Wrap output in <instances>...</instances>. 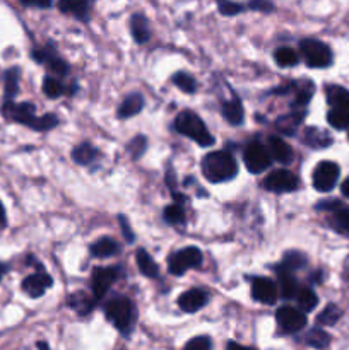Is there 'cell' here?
<instances>
[{
  "label": "cell",
  "instance_id": "obj_46",
  "mask_svg": "<svg viewBox=\"0 0 349 350\" xmlns=\"http://www.w3.org/2000/svg\"><path fill=\"white\" fill-rule=\"evenodd\" d=\"M118 221H120V224H122L123 234H125L127 241H129V243H132L133 239H135V234H133V232L130 231V226H129V222H127V217H125V215H120V217H118Z\"/></svg>",
  "mask_w": 349,
  "mask_h": 350
},
{
  "label": "cell",
  "instance_id": "obj_45",
  "mask_svg": "<svg viewBox=\"0 0 349 350\" xmlns=\"http://www.w3.org/2000/svg\"><path fill=\"white\" fill-rule=\"evenodd\" d=\"M248 7L252 10H260V12H272L274 2L272 0H250Z\"/></svg>",
  "mask_w": 349,
  "mask_h": 350
},
{
  "label": "cell",
  "instance_id": "obj_13",
  "mask_svg": "<svg viewBox=\"0 0 349 350\" xmlns=\"http://www.w3.org/2000/svg\"><path fill=\"white\" fill-rule=\"evenodd\" d=\"M34 60H38L40 64L47 65L48 70L51 72V75H58V77H65L70 70L67 62L64 58L58 57L51 48H40V50H34L33 53Z\"/></svg>",
  "mask_w": 349,
  "mask_h": 350
},
{
  "label": "cell",
  "instance_id": "obj_29",
  "mask_svg": "<svg viewBox=\"0 0 349 350\" xmlns=\"http://www.w3.org/2000/svg\"><path fill=\"white\" fill-rule=\"evenodd\" d=\"M67 304L72 308V310L77 311L79 314L84 317V314L91 313V310L94 308V299H92L91 296H88L86 293H82V291H79V293H74L70 297H68Z\"/></svg>",
  "mask_w": 349,
  "mask_h": 350
},
{
  "label": "cell",
  "instance_id": "obj_43",
  "mask_svg": "<svg viewBox=\"0 0 349 350\" xmlns=\"http://www.w3.org/2000/svg\"><path fill=\"white\" fill-rule=\"evenodd\" d=\"M243 10H245L243 3L231 2V0H219V12L222 16H236V14L243 12Z\"/></svg>",
  "mask_w": 349,
  "mask_h": 350
},
{
  "label": "cell",
  "instance_id": "obj_7",
  "mask_svg": "<svg viewBox=\"0 0 349 350\" xmlns=\"http://www.w3.org/2000/svg\"><path fill=\"white\" fill-rule=\"evenodd\" d=\"M276 321L281 332L296 334V332L303 330L305 325H307V314H305V311L296 310V308L283 306L277 310Z\"/></svg>",
  "mask_w": 349,
  "mask_h": 350
},
{
  "label": "cell",
  "instance_id": "obj_16",
  "mask_svg": "<svg viewBox=\"0 0 349 350\" xmlns=\"http://www.w3.org/2000/svg\"><path fill=\"white\" fill-rule=\"evenodd\" d=\"M207 301L209 296L205 291L190 289L187 291V293L181 294L180 299H178V306H180V310H183L185 313H197L198 310H202V308L207 304Z\"/></svg>",
  "mask_w": 349,
  "mask_h": 350
},
{
  "label": "cell",
  "instance_id": "obj_37",
  "mask_svg": "<svg viewBox=\"0 0 349 350\" xmlns=\"http://www.w3.org/2000/svg\"><path fill=\"white\" fill-rule=\"evenodd\" d=\"M19 68H9L5 72V98L12 99L19 91Z\"/></svg>",
  "mask_w": 349,
  "mask_h": 350
},
{
  "label": "cell",
  "instance_id": "obj_12",
  "mask_svg": "<svg viewBox=\"0 0 349 350\" xmlns=\"http://www.w3.org/2000/svg\"><path fill=\"white\" fill-rule=\"evenodd\" d=\"M317 208H324L331 214V222L334 229L341 234L349 236V207L339 204L337 200H328L318 205Z\"/></svg>",
  "mask_w": 349,
  "mask_h": 350
},
{
  "label": "cell",
  "instance_id": "obj_22",
  "mask_svg": "<svg viewBox=\"0 0 349 350\" xmlns=\"http://www.w3.org/2000/svg\"><path fill=\"white\" fill-rule=\"evenodd\" d=\"M327 103L331 108L346 109L349 111V91L341 85H327Z\"/></svg>",
  "mask_w": 349,
  "mask_h": 350
},
{
  "label": "cell",
  "instance_id": "obj_10",
  "mask_svg": "<svg viewBox=\"0 0 349 350\" xmlns=\"http://www.w3.org/2000/svg\"><path fill=\"white\" fill-rule=\"evenodd\" d=\"M339 173H341V170H339L337 164L332 163V161H324V163L318 164L313 171L315 190L322 191V193L331 191L332 188L335 187V183H337Z\"/></svg>",
  "mask_w": 349,
  "mask_h": 350
},
{
  "label": "cell",
  "instance_id": "obj_23",
  "mask_svg": "<svg viewBox=\"0 0 349 350\" xmlns=\"http://www.w3.org/2000/svg\"><path fill=\"white\" fill-rule=\"evenodd\" d=\"M313 82L310 81H300V82H293V91H294V99H293V106L294 108H305L308 105V101L313 96Z\"/></svg>",
  "mask_w": 349,
  "mask_h": 350
},
{
  "label": "cell",
  "instance_id": "obj_35",
  "mask_svg": "<svg viewBox=\"0 0 349 350\" xmlns=\"http://www.w3.org/2000/svg\"><path fill=\"white\" fill-rule=\"evenodd\" d=\"M307 263H308V260H307V256L303 255V253L287 252L286 255H284L283 263H281L279 267H284V269H287V270H291V272H293V270L305 269V267H307Z\"/></svg>",
  "mask_w": 349,
  "mask_h": 350
},
{
  "label": "cell",
  "instance_id": "obj_6",
  "mask_svg": "<svg viewBox=\"0 0 349 350\" xmlns=\"http://www.w3.org/2000/svg\"><path fill=\"white\" fill-rule=\"evenodd\" d=\"M300 180L294 173L287 170H274L263 180V188L274 193H289V191L298 190Z\"/></svg>",
  "mask_w": 349,
  "mask_h": 350
},
{
  "label": "cell",
  "instance_id": "obj_9",
  "mask_svg": "<svg viewBox=\"0 0 349 350\" xmlns=\"http://www.w3.org/2000/svg\"><path fill=\"white\" fill-rule=\"evenodd\" d=\"M2 115L7 120H12V122L23 123V125L31 126L34 129V123H36L38 116L34 115V106L31 103H12V99H7L2 106Z\"/></svg>",
  "mask_w": 349,
  "mask_h": 350
},
{
  "label": "cell",
  "instance_id": "obj_44",
  "mask_svg": "<svg viewBox=\"0 0 349 350\" xmlns=\"http://www.w3.org/2000/svg\"><path fill=\"white\" fill-rule=\"evenodd\" d=\"M212 347V342L207 337H195L185 344L187 350H209Z\"/></svg>",
  "mask_w": 349,
  "mask_h": 350
},
{
  "label": "cell",
  "instance_id": "obj_50",
  "mask_svg": "<svg viewBox=\"0 0 349 350\" xmlns=\"http://www.w3.org/2000/svg\"><path fill=\"white\" fill-rule=\"evenodd\" d=\"M38 347H43V349H47V347H48V345H47V344H44V342H40V344H38Z\"/></svg>",
  "mask_w": 349,
  "mask_h": 350
},
{
  "label": "cell",
  "instance_id": "obj_41",
  "mask_svg": "<svg viewBox=\"0 0 349 350\" xmlns=\"http://www.w3.org/2000/svg\"><path fill=\"white\" fill-rule=\"evenodd\" d=\"M57 125H58L57 115H51V113H48V115L38 116L36 123H34V130H38V132H47V130L55 129Z\"/></svg>",
  "mask_w": 349,
  "mask_h": 350
},
{
  "label": "cell",
  "instance_id": "obj_19",
  "mask_svg": "<svg viewBox=\"0 0 349 350\" xmlns=\"http://www.w3.org/2000/svg\"><path fill=\"white\" fill-rule=\"evenodd\" d=\"M142 108H144V98L139 94V92H132V94H129L125 99H123L118 111H116V115H118V118L125 120L142 111Z\"/></svg>",
  "mask_w": 349,
  "mask_h": 350
},
{
  "label": "cell",
  "instance_id": "obj_1",
  "mask_svg": "<svg viewBox=\"0 0 349 350\" xmlns=\"http://www.w3.org/2000/svg\"><path fill=\"white\" fill-rule=\"evenodd\" d=\"M202 174L211 183H224V181L233 180L236 176V161L228 150H218L211 152L202 159L201 163Z\"/></svg>",
  "mask_w": 349,
  "mask_h": 350
},
{
  "label": "cell",
  "instance_id": "obj_8",
  "mask_svg": "<svg viewBox=\"0 0 349 350\" xmlns=\"http://www.w3.org/2000/svg\"><path fill=\"white\" fill-rule=\"evenodd\" d=\"M270 152L260 142H250L245 149V166L252 174L263 173L270 166Z\"/></svg>",
  "mask_w": 349,
  "mask_h": 350
},
{
  "label": "cell",
  "instance_id": "obj_51",
  "mask_svg": "<svg viewBox=\"0 0 349 350\" xmlns=\"http://www.w3.org/2000/svg\"><path fill=\"white\" fill-rule=\"evenodd\" d=\"M2 275H3V267L0 265V279H2Z\"/></svg>",
  "mask_w": 349,
  "mask_h": 350
},
{
  "label": "cell",
  "instance_id": "obj_33",
  "mask_svg": "<svg viewBox=\"0 0 349 350\" xmlns=\"http://www.w3.org/2000/svg\"><path fill=\"white\" fill-rule=\"evenodd\" d=\"M274 60H276V64L279 67H294L298 64V60H300V57H298V53L293 48L286 46L277 48V51L274 53Z\"/></svg>",
  "mask_w": 349,
  "mask_h": 350
},
{
  "label": "cell",
  "instance_id": "obj_31",
  "mask_svg": "<svg viewBox=\"0 0 349 350\" xmlns=\"http://www.w3.org/2000/svg\"><path fill=\"white\" fill-rule=\"evenodd\" d=\"M296 301H298V308H300L301 311H305V313L315 310V308H317V304H318L317 294H315L313 291L310 289V287H303V289H298Z\"/></svg>",
  "mask_w": 349,
  "mask_h": 350
},
{
  "label": "cell",
  "instance_id": "obj_48",
  "mask_svg": "<svg viewBox=\"0 0 349 350\" xmlns=\"http://www.w3.org/2000/svg\"><path fill=\"white\" fill-rule=\"evenodd\" d=\"M341 190H342V195H344V197H348V198H349V178H348V180L344 181V183H342Z\"/></svg>",
  "mask_w": 349,
  "mask_h": 350
},
{
  "label": "cell",
  "instance_id": "obj_42",
  "mask_svg": "<svg viewBox=\"0 0 349 350\" xmlns=\"http://www.w3.org/2000/svg\"><path fill=\"white\" fill-rule=\"evenodd\" d=\"M146 149H147V140L144 135H139V137H135L133 140H130L129 152L133 159H139V157L146 152Z\"/></svg>",
  "mask_w": 349,
  "mask_h": 350
},
{
  "label": "cell",
  "instance_id": "obj_34",
  "mask_svg": "<svg viewBox=\"0 0 349 350\" xmlns=\"http://www.w3.org/2000/svg\"><path fill=\"white\" fill-rule=\"evenodd\" d=\"M342 317V311L339 310L335 304H328L324 311L317 317V323L320 327H332V325L337 323Z\"/></svg>",
  "mask_w": 349,
  "mask_h": 350
},
{
  "label": "cell",
  "instance_id": "obj_25",
  "mask_svg": "<svg viewBox=\"0 0 349 350\" xmlns=\"http://www.w3.org/2000/svg\"><path fill=\"white\" fill-rule=\"evenodd\" d=\"M130 31H132V36L137 43H146L151 38V29H149V21L142 16V14H135L130 19Z\"/></svg>",
  "mask_w": 349,
  "mask_h": 350
},
{
  "label": "cell",
  "instance_id": "obj_49",
  "mask_svg": "<svg viewBox=\"0 0 349 350\" xmlns=\"http://www.w3.org/2000/svg\"><path fill=\"white\" fill-rule=\"evenodd\" d=\"M5 222V211H3V205L0 204V224Z\"/></svg>",
  "mask_w": 349,
  "mask_h": 350
},
{
  "label": "cell",
  "instance_id": "obj_28",
  "mask_svg": "<svg viewBox=\"0 0 349 350\" xmlns=\"http://www.w3.org/2000/svg\"><path fill=\"white\" fill-rule=\"evenodd\" d=\"M222 116H224L226 122L231 123V125H242L245 111H243L242 103H240V99L236 98V96L231 101H226L224 105H222Z\"/></svg>",
  "mask_w": 349,
  "mask_h": 350
},
{
  "label": "cell",
  "instance_id": "obj_21",
  "mask_svg": "<svg viewBox=\"0 0 349 350\" xmlns=\"http://www.w3.org/2000/svg\"><path fill=\"white\" fill-rule=\"evenodd\" d=\"M277 277H279V287H281V296L286 299H293L298 293V284L296 279L291 275V270L284 269V267H276Z\"/></svg>",
  "mask_w": 349,
  "mask_h": 350
},
{
  "label": "cell",
  "instance_id": "obj_47",
  "mask_svg": "<svg viewBox=\"0 0 349 350\" xmlns=\"http://www.w3.org/2000/svg\"><path fill=\"white\" fill-rule=\"evenodd\" d=\"M24 5H36V7H50L51 0H21Z\"/></svg>",
  "mask_w": 349,
  "mask_h": 350
},
{
  "label": "cell",
  "instance_id": "obj_30",
  "mask_svg": "<svg viewBox=\"0 0 349 350\" xmlns=\"http://www.w3.org/2000/svg\"><path fill=\"white\" fill-rule=\"evenodd\" d=\"M96 157H98V150L94 149V146H91V144L88 142L81 144V146H77L72 150V159L77 164H82V166L91 164Z\"/></svg>",
  "mask_w": 349,
  "mask_h": 350
},
{
  "label": "cell",
  "instance_id": "obj_20",
  "mask_svg": "<svg viewBox=\"0 0 349 350\" xmlns=\"http://www.w3.org/2000/svg\"><path fill=\"white\" fill-rule=\"evenodd\" d=\"M58 9L64 14H68V16H74L81 21H88V0H58Z\"/></svg>",
  "mask_w": 349,
  "mask_h": 350
},
{
  "label": "cell",
  "instance_id": "obj_5",
  "mask_svg": "<svg viewBox=\"0 0 349 350\" xmlns=\"http://www.w3.org/2000/svg\"><path fill=\"white\" fill-rule=\"evenodd\" d=\"M202 260H204V256H202L201 250L195 248V246H188V248L173 253L168 258V267H170V272L173 275H183L188 269L201 265Z\"/></svg>",
  "mask_w": 349,
  "mask_h": 350
},
{
  "label": "cell",
  "instance_id": "obj_2",
  "mask_svg": "<svg viewBox=\"0 0 349 350\" xmlns=\"http://www.w3.org/2000/svg\"><path fill=\"white\" fill-rule=\"evenodd\" d=\"M174 129L181 133V135L188 137L194 142H197L198 146L207 147L214 144V137L209 133L205 123L198 118V115H195L190 109H185L174 120Z\"/></svg>",
  "mask_w": 349,
  "mask_h": 350
},
{
  "label": "cell",
  "instance_id": "obj_17",
  "mask_svg": "<svg viewBox=\"0 0 349 350\" xmlns=\"http://www.w3.org/2000/svg\"><path fill=\"white\" fill-rule=\"evenodd\" d=\"M303 142L311 149H327L328 146H332V137L325 130L317 129V126H308L303 132Z\"/></svg>",
  "mask_w": 349,
  "mask_h": 350
},
{
  "label": "cell",
  "instance_id": "obj_3",
  "mask_svg": "<svg viewBox=\"0 0 349 350\" xmlns=\"http://www.w3.org/2000/svg\"><path fill=\"white\" fill-rule=\"evenodd\" d=\"M106 318L115 325L116 330L129 335L135 327V306L127 297H116L106 304Z\"/></svg>",
  "mask_w": 349,
  "mask_h": 350
},
{
  "label": "cell",
  "instance_id": "obj_38",
  "mask_svg": "<svg viewBox=\"0 0 349 350\" xmlns=\"http://www.w3.org/2000/svg\"><path fill=\"white\" fill-rule=\"evenodd\" d=\"M328 123H331L334 129H349V111L346 109H337V108H331L327 115Z\"/></svg>",
  "mask_w": 349,
  "mask_h": 350
},
{
  "label": "cell",
  "instance_id": "obj_27",
  "mask_svg": "<svg viewBox=\"0 0 349 350\" xmlns=\"http://www.w3.org/2000/svg\"><path fill=\"white\" fill-rule=\"evenodd\" d=\"M120 250L118 243L113 238H101L91 246V255L94 258H109V256L116 255Z\"/></svg>",
  "mask_w": 349,
  "mask_h": 350
},
{
  "label": "cell",
  "instance_id": "obj_39",
  "mask_svg": "<svg viewBox=\"0 0 349 350\" xmlns=\"http://www.w3.org/2000/svg\"><path fill=\"white\" fill-rule=\"evenodd\" d=\"M43 91L44 94L48 96V98L51 99H57L60 98L62 94H64V85H62V82L58 81L57 77H51V75H47L43 81Z\"/></svg>",
  "mask_w": 349,
  "mask_h": 350
},
{
  "label": "cell",
  "instance_id": "obj_36",
  "mask_svg": "<svg viewBox=\"0 0 349 350\" xmlns=\"http://www.w3.org/2000/svg\"><path fill=\"white\" fill-rule=\"evenodd\" d=\"M173 84L177 85L180 91L188 92V94H194L195 89H197V82L192 77L190 74H185V72H177L173 75Z\"/></svg>",
  "mask_w": 349,
  "mask_h": 350
},
{
  "label": "cell",
  "instance_id": "obj_15",
  "mask_svg": "<svg viewBox=\"0 0 349 350\" xmlns=\"http://www.w3.org/2000/svg\"><path fill=\"white\" fill-rule=\"evenodd\" d=\"M51 286H53V279L44 272L33 273L23 280V291L29 297H41Z\"/></svg>",
  "mask_w": 349,
  "mask_h": 350
},
{
  "label": "cell",
  "instance_id": "obj_40",
  "mask_svg": "<svg viewBox=\"0 0 349 350\" xmlns=\"http://www.w3.org/2000/svg\"><path fill=\"white\" fill-rule=\"evenodd\" d=\"M164 221L170 222V224H181L185 221V214H183V208L180 207L178 204L173 205H168L164 208Z\"/></svg>",
  "mask_w": 349,
  "mask_h": 350
},
{
  "label": "cell",
  "instance_id": "obj_14",
  "mask_svg": "<svg viewBox=\"0 0 349 350\" xmlns=\"http://www.w3.org/2000/svg\"><path fill=\"white\" fill-rule=\"evenodd\" d=\"M252 296L253 299L262 304H274L277 301V286L267 277H259L252 282Z\"/></svg>",
  "mask_w": 349,
  "mask_h": 350
},
{
  "label": "cell",
  "instance_id": "obj_32",
  "mask_svg": "<svg viewBox=\"0 0 349 350\" xmlns=\"http://www.w3.org/2000/svg\"><path fill=\"white\" fill-rule=\"evenodd\" d=\"M305 344L313 349H325L331 344V337L324 330H320V328H313L305 337Z\"/></svg>",
  "mask_w": 349,
  "mask_h": 350
},
{
  "label": "cell",
  "instance_id": "obj_18",
  "mask_svg": "<svg viewBox=\"0 0 349 350\" xmlns=\"http://www.w3.org/2000/svg\"><path fill=\"white\" fill-rule=\"evenodd\" d=\"M269 150H270V157L274 161L281 164H289L293 161V149L291 146H287L281 137H269Z\"/></svg>",
  "mask_w": 349,
  "mask_h": 350
},
{
  "label": "cell",
  "instance_id": "obj_11",
  "mask_svg": "<svg viewBox=\"0 0 349 350\" xmlns=\"http://www.w3.org/2000/svg\"><path fill=\"white\" fill-rule=\"evenodd\" d=\"M120 275V267H98L92 272L91 286L94 299H101Z\"/></svg>",
  "mask_w": 349,
  "mask_h": 350
},
{
  "label": "cell",
  "instance_id": "obj_4",
  "mask_svg": "<svg viewBox=\"0 0 349 350\" xmlns=\"http://www.w3.org/2000/svg\"><path fill=\"white\" fill-rule=\"evenodd\" d=\"M301 55H303L305 62H307L308 67L313 68H324L328 67L332 64V51L331 48L325 43L318 40H303L300 43Z\"/></svg>",
  "mask_w": 349,
  "mask_h": 350
},
{
  "label": "cell",
  "instance_id": "obj_26",
  "mask_svg": "<svg viewBox=\"0 0 349 350\" xmlns=\"http://www.w3.org/2000/svg\"><path fill=\"white\" fill-rule=\"evenodd\" d=\"M305 118V111H293L291 115L281 116L276 122V129L281 133H286V135H294V132L298 130V126L301 125Z\"/></svg>",
  "mask_w": 349,
  "mask_h": 350
},
{
  "label": "cell",
  "instance_id": "obj_24",
  "mask_svg": "<svg viewBox=\"0 0 349 350\" xmlns=\"http://www.w3.org/2000/svg\"><path fill=\"white\" fill-rule=\"evenodd\" d=\"M135 260H137V267H139L142 275L149 277V279H156V277L159 275V267H157V263L154 262L153 256H151L146 250L142 248L137 250Z\"/></svg>",
  "mask_w": 349,
  "mask_h": 350
}]
</instances>
